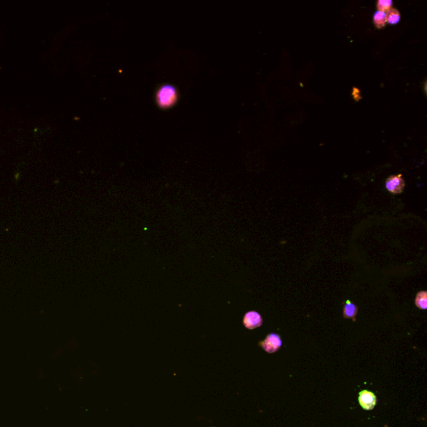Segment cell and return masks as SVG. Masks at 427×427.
I'll return each mask as SVG.
<instances>
[{
  "instance_id": "277c9868",
  "label": "cell",
  "mask_w": 427,
  "mask_h": 427,
  "mask_svg": "<svg viewBox=\"0 0 427 427\" xmlns=\"http://www.w3.org/2000/svg\"><path fill=\"white\" fill-rule=\"evenodd\" d=\"M244 325L249 330L259 328L263 324V319L256 311H249L244 316Z\"/></svg>"
},
{
  "instance_id": "5b68a950",
  "label": "cell",
  "mask_w": 427,
  "mask_h": 427,
  "mask_svg": "<svg viewBox=\"0 0 427 427\" xmlns=\"http://www.w3.org/2000/svg\"><path fill=\"white\" fill-rule=\"evenodd\" d=\"M376 396L373 392L369 390H362L360 392L359 403L364 410H372L376 406Z\"/></svg>"
},
{
  "instance_id": "9c48e42d",
  "label": "cell",
  "mask_w": 427,
  "mask_h": 427,
  "mask_svg": "<svg viewBox=\"0 0 427 427\" xmlns=\"http://www.w3.org/2000/svg\"><path fill=\"white\" fill-rule=\"evenodd\" d=\"M401 20V14L395 9H390L387 13V22L390 24H396Z\"/></svg>"
},
{
  "instance_id": "8992f818",
  "label": "cell",
  "mask_w": 427,
  "mask_h": 427,
  "mask_svg": "<svg viewBox=\"0 0 427 427\" xmlns=\"http://www.w3.org/2000/svg\"><path fill=\"white\" fill-rule=\"evenodd\" d=\"M358 313V307L350 300H346L343 309V315L345 319H352L355 321Z\"/></svg>"
},
{
  "instance_id": "ba28073f",
  "label": "cell",
  "mask_w": 427,
  "mask_h": 427,
  "mask_svg": "<svg viewBox=\"0 0 427 427\" xmlns=\"http://www.w3.org/2000/svg\"><path fill=\"white\" fill-rule=\"evenodd\" d=\"M416 306L421 310H427V292H420L418 294H416V300H415Z\"/></svg>"
},
{
  "instance_id": "52a82bcc",
  "label": "cell",
  "mask_w": 427,
  "mask_h": 427,
  "mask_svg": "<svg viewBox=\"0 0 427 427\" xmlns=\"http://www.w3.org/2000/svg\"><path fill=\"white\" fill-rule=\"evenodd\" d=\"M374 23L377 28H382L385 27L387 23V13L382 11H376L374 14Z\"/></svg>"
},
{
  "instance_id": "7a4b0ae2",
  "label": "cell",
  "mask_w": 427,
  "mask_h": 427,
  "mask_svg": "<svg viewBox=\"0 0 427 427\" xmlns=\"http://www.w3.org/2000/svg\"><path fill=\"white\" fill-rule=\"evenodd\" d=\"M260 345L268 353H274L279 350L282 345V340L280 336L274 333L268 335L263 341L260 342Z\"/></svg>"
},
{
  "instance_id": "6da1fadb",
  "label": "cell",
  "mask_w": 427,
  "mask_h": 427,
  "mask_svg": "<svg viewBox=\"0 0 427 427\" xmlns=\"http://www.w3.org/2000/svg\"><path fill=\"white\" fill-rule=\"evenodd\" d=\"M178 90L172 85H163L159 86L156 93V100L158 107L168 109L172 107L178 101Z\"/></svg>"
},
{
  "instance_id": "30bf717a",
  "label": "cell",
  "mask_w": 427,
  "mask_h": 427,
  "mask_svg": "<svg viewBox=\"0 0 427 427\" xmlns=\"http://www.w3.org/2000/svg\"><path fill=\"white\" fill-rule=\"evenodd\" d=\"M392 5H393V3H392L391 0H379L377 2L376 7L378 9V11L388 13L391 9Z\"/></svg>"
},
{
  "instance_id": "3957f363",
  "label": "cell",
  "mask_w": 427,
  "mask_h": 427,
  "mask_svg": "<svg viewBox=\"0 0 427 427\" xmlns=\"http://www.w3.org/2000/svg\"><path fill=\"white\" fill-rule=\"evenodd\" d=\"M405 185V183L404 179L402 178V175L390 176L385 181V187L388 191L395 195L403 192Z\"/></svg>"
}]
</instances>
